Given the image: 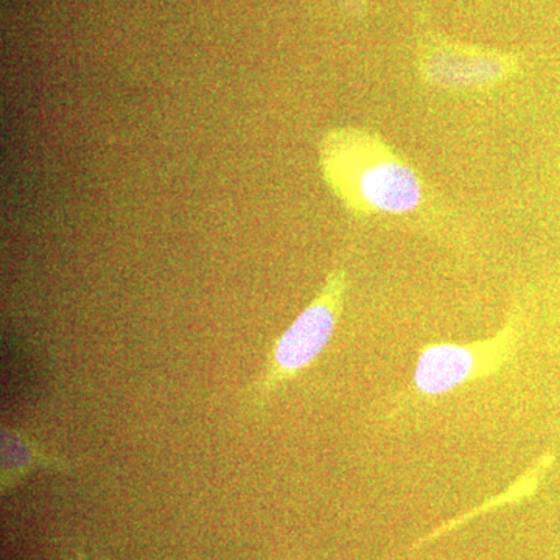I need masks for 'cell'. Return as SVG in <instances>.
I'll return each instance as SVG.
<instances>
[{
    "label": "cell",
    "mask_w": 560,
    "mask_h": 560,
    "mask_svg": "<svg viewBox=\"0 0 560 560\" xmlns=\"http://www.w3.org/2000/svg\"><path fill=\"white\" fill-rule=\"evenodd\" d=\"M345 291V272H331L318 296L272 346L267 366L250 389V407L264 408L272 394L311 368L326 350L337 329Z\"/></svg>",
    "instance_id": "1"
},
{
    "label": "cell",
    "mask_w": 560,
    "mask_h": 560,
    "mask_svg": "<svg viewBox=\"0 0 560 560\" xmlns=\"http://www.w3.org/2000/svg\"><path fill=\"white\" fill-rule=\"evenodd\" d=\"M70 560H84V556H77L75 559H70Z\"/></svg>",
    "instance_id": "6"
},
{
    "label": "cell",
    "mask_w": 560,
    "mask_h": 560,
    "mask_svg": "<svg viewBox=\"0 0 560 560\" xmlns=\"http://www.w3.org/2000/svg\"><path fill=\"white\" fill-rule=\"evenodd\" d=\"M0 452H2V469H0L2 495L20 485L33 470H70L68 460L43 451L40 445L24 431L10 429V427H2V451Z\"/></svg>",
    "instance_id": "4"
},
{
    "label": "cell",
    "mask_w": 560,
    "mask_h": 560,
    "mask_svg": "<svg viewBox=\"0 0 560 560\" xmlns=\"http://www.w3.org/2000/svg\"><path fill=\"white\" fill-rule=\"evenodd\" d=\"M348 2L350 3V5L352 7H360V2L361 0H348Z\"/></svg>",
    "instance_id": "5"
},
{
    "label": "cell",
    "mask_w": 560,
    "mask_h": 560,
    "mask_svg": "<svg viewBox=\"0 0 560 560\" xmlns=\"http://www.w3.org/2000/svg\"><path fill=\"white\" fill-rule=\"evenodd\" d=\"M357 194L364 205L378 212L401 215L418 209L422 186L416 173L399 161H377L361 168Z\"/></svg>",
    "instance_id": "3"
},
{
    "label": "cell",
    "mask_w": 560,
    "mask_h": 560,
    "mask_svg": "<svg viewBox=\"0 0 560 560\" xmlns=\"http://www.w3.org/2000/svg\"><path fill=\"white\" fill-rule=\"evenodd\" d=\"M514 335L504 327L490 340L458 345L433 342L420 350L412 372V389L418 396L440 397L493 374L510 360Z\"/></svg>",
    "instance_id": "2"
}]
</instances>
